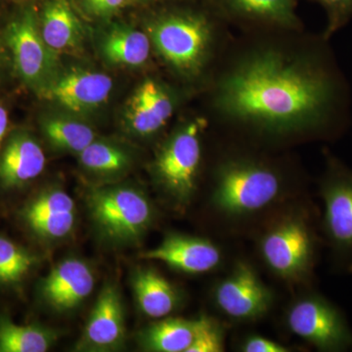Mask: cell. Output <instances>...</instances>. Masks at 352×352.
Listing matches in <instances>:
<instances>
[{
    "label": "cell",
    "mask_w": 352,
    "mask_h": 352,
    "mask_svg": "<svg viewBox=\"0 0 352 352\" xmlns=\"http://www.w3.org/2000/svg\"><path fill=\"white\" fill-rule=\"evenodd\" d=\"M342 82L324 60H298L267 51L254 55L222 80L220 111L273 132L326 131L340 116Z\"/></svg>",
    "instance_id": "6da1fadb"
},
{
    "label": "cell",
    "mask_w": 352,
    "mask_h": 352,
    "mask_svg": "<svg viewBox=\"0 0 352 352\" xmlns=\"http://www.w3.org/2000/svg\"><path fill=\"white\" fill-rule=\"evenodd\" d=\"M87 205L95 231L109 245H131L144 238L156 212L144 192L109 183L88 191Z\"/></svg>",
    "instance_id": "7a4b0ae2"
},
{
    "label": "cell",
    "mask_w": 352,
    "mask_h": 352,
    "mask_svg": "<svg viewBox=\"0 0 352 352\" xmlns=\"http://www.w3.org/2000/svg\"><path fill=\"white\" fill-rule=\"evenodd\" d=\"M147 32L157 52L176 71L185 76L200 71L207 58L212 32L203 13L166 9L150 17Z\"/></svg>",
    "instance_id": "3957f363"
},
{
    "label": "cell",
    "mask_w": 352,
    "mask_h": 352,
    "mask_svg": "<svg viewBox=\"0 0 352 352\" xmlns=\"http://www.w3.org/2000/svg\"><path fill=\"white\" fill-rule=\"evenodd\" d=\"M282 191L281 178L267 166L251 162H231L217 173L210 201L219 214L243 217L270 207Z\"/></svg>",
    "instance_id": "277c9868"
},
{
    "label": "cell",
    "mask_w": 352,
    "mask_h": 352,
    "mask_svg": "<svg viewBox=\"0 0 352 352\" xmlns=\"http://www.w3.org/2000/svg\"><path fill=\"white\" fill-rule=\"evenodd\" d=\"M259 250L264 263L276 276L293 283L305 282L314 272L318 240L305 214H289L266 230Z\"/></svg>",
    "instance_id": "5b68a950"
},
{
    "label": "cell",
    "mask_w": 352,
    "mask_h": 352,
    "mask_svg": "<svg viewBox=\"0 0 352 352\" xmlns=\"http://www.w3.org/2000/svg\"><path fill=\"white\" fill-rule=\"evenodd\" d=\"M205 120L184 124L164 142L153 163L157 186L175 206L185 208L197 190L201 164V134Z\"/></svg>",
    "instance_id": "8992f818"
},
{
    "label": "cell",
    "mask_w": 352,
    "mask_h": 352,
    "mask_svg": "<svg viewBox=\"0 0 352 352\" xmlns=\"http://www.w3.org/2000/svg\"><path fill=\"white\" fill-rule=\"evenodd\" d=\"M14 68L28 87L41 94L56 76L58 56L45 43L38 24V1L18 4L6 28Z\"/></svg>",
    "instance_id": "52a82bcc"
},
{
    "label": "cell",
    "mask_w": 352,
    "mask_h": 352,
    "mask_svg": "<svg viewBox=\"0 0 352 352\" xmlns=\"http://www.w3.org/2000/svg\"><path fill=\"white\" fill-rule=\"evenodd\" d=\"M322 230L336 265L352 273V171L329 157L320 182Z\"/></svg>",
    "instance_id": "ba28073f"
},
{
    "label": "cell",
    "mask_w": 352,
    "mask_h": 352,
    "mask_svg": "<svg viewBox=\"0 0 352 352\" xmlns=\"http://www.w3.org/2000/svg\"><path fill=\"white\" fill-rule=\"evenodd\" d=\"M286 323L292 333L319 351L352 349V329L346 315L321 294L300 296L287 310Z\"/></svg>",
    "instance_id": "9c48e42d"
},
{
    "label": "cell",
    "mask_w": 352,
    "mask_h": 352,
    "mask_svg": "<svg viewBox=\"0 0 352 352\" xmlns=\"http://www.w3.org/2000/svg\"><path fill=\"white\" fill-rule=\"evenodd\" d=\"M113 90L111 76L85 68L58 72L41 95L65 112L85 117L101 108Z\"/></svg>",
    "instance_id": "30bf717a"
},
{
    "label": "cell",
    "mask_w": 352,
    "mask_h": 352,
    "mask_svg": "<svg viewBox=\"0 0 352 352\" xmlns=\"http://www.w3.org/2000/svg\"><path fill=\"white\" fill-rule=\"evenodd\" d=\"M214 302L222 314L237 321L258 320L268 314L273 294L251 264L239 261L217 285Z\"/></svg>",
    "instance_id": "8fae6325"
},
{
    "label": "cell",
    "mask_w": 352,
    "mask_h": 352,
    "mask_svg": "<svg viewBox=\"0 0 352 352\" xmlns=\"http://www.w3.org/2000/svg\"><path fill=\"white\" fill-rule=\"evenodd\" d=\"M126 319L122 296L116 285L108 283L97 296L76 349L116 351L126 340Z\"/></svg>",
    "instance_id": "7c38bea8"
},
{
    "label": "cell",
    "mask_w": 352,
    "mask_h": 352,
    "mask_svg": "<svg viewBox=\"0 0 352 352\" xmlns=\"http://www.w3.org/2000/svg\"><path fill=\"white\" fill-rule=\"evenodd\" d=\"M173 111L175 102L168 90L157 80L147 78L127 101L122 127L133 138H151L166 126Z\"/></svg>",
    "instance_id": "4fadbf2b"
},
{
    "label": "cell",
    "mask_w": 352,
    "mask_h": 352,
    "mask_svg": "<svg viewBox=\"0 0 352 352\" xmlns=\"http://www.w3.org/2000/svg\"><path fill=\"white\" fill-rule=\"evenodd\" d=\"M141 258L161 261L187 274H204L220 265L222 252L205 238L170 233L156 248L142 252Z\"/></svg>",
    "instance_id": "5bb4252c"
},
{
    "label": "cell",
    "mask_w": 352,
    "mask_h": 352,
    "mask_svg": "<svg viewBox=\"0 0 352 352\" xmlns=\"http://www.w3.org/2000/svg\"><path fill=\"white\" fill-rule=\"evenodd\" d=\"M75 201L65 190L51 187L27 204L22 217L28 227L41 239L58 241L68 237L76 224Z\"/></svg>",
    "instance_id": "9a60e30c"
},
{
    "label": "cell",
    "mask_w": 352,
    "mask_h": 352,
    "mask_svg": "<svg viewBox=\"0 0 352 352\" xmlns=\"http://www.w3.org/2000/svg\"><path fill=\"white\" fill-rule=\"evenodd\" d=\"M95 276L85 261L69 258L60 261L41 285L44 302L59 312L71 311L91 295Z\"/></svg>",
    "instance_id": "2e32d148"
},
{
    "label": "cell",
    "mask_w": 352,
    "mask_h": 352,
    "mask_svg": "<svg viewBox=\"0 0 352 352\" xmlns=\"http://www.w3.org/2000/svg\"><path fill=\"white\" fill-rule=\"evenodd\" d=\"M38 13L41 36L53 52L82 50L87 28L72 0H38Z\"/></svg>",
    "instance_id": "e0dca14e"
},
{
    "label": "cell",
    "mask_w": 352,
    "mask_h": 352,
    "mask_svg": "<svg viewBox=\"0 0 352 352\" xmlns=\"http://www.w3.org/2000/svg\"><path fill=\"white\" fill-rule=\"evenodd\" d=\"M45 163L43 147L31 133L14 132L0 152V186L4 189L25 186L41 175Z\"/></svg>",
    "instance_id": "ac0fdd59"
},
{
    "label": "cell",
    "mask_w": 352,
    "mask_h": 352,
    "mask_svg": "<svg viewBox=\"0 0 352 352\" xmlns=\"http://www.w3.org/2000/svg\"><path fill=\"white\" fill-rule=\"evenodd\" d=\"M98 41L102 58L120 68H139L147 63L151 53V39L145 32L124 23H105Z\"/></svg>",
    "instance_id": "d6986e66"
},
{
    "label": "cell",
    "mask_w": 352,
    "mask_h": 352,
    "mask_svg": "<svg viewBox=\"0 0 352 352\" xmlns=\"http://www.w3.org/2000/svg\"><path fill=\"white\" fill-rule=\"evenodd\" d=\"M132 287L139 309L150 318H166L179 305L177 289L152 268H139L132 278Z\"/></svg>",
    "instance_id": "ffe728a7"
},
{
    "label": "cell",
    "mask_w": 352,
    "mask_h": 352,
    "mask_svg": "<svg viewBox=\"0 0 352 352\" xmlns=\"http://www.w3.org/2000/svg\"><path fill=\"white\" fill-rule=\"evenodd\" d=\"M41 126L51 147L61 153L78 155L97 138L94 126L71 113L46 115Z\"/></svg>",
    "instance_id": "44dd1931"
},
{
    "label": "cell",
    "mask_w": 352,
    "mask_h": 352,
    "mask_svg": "<svg viewBox=\"0 0 352 352\" xmlns=\"http://www.w3.org/2000/svg\"><path fill=\"white\" fill-rule=\"evenodd\" d=\"M78 156V163L85 173L109 183L126 175L133 164L131 153L126 148L97 138Z\"/></svg>",
    "instance_id": "7402d4cb"
},
{
    "label": "cell",
    "mask_w": 352,
    "mask_h": 352,
    "mask_svg": "<svg viewBox=\"0 0 352 352\" xmlns=\"http://www.w3.org/2000/svg\"><path fill=\"white\" fill-rule=\"evenodd\" d=\"M196 329L197 319L166 317L139 333V346L146 351L187 352L195 338Z\"/></svg>",
    "instance_id": "603a6c76"
},
{
    "label": "cell",
    "mask_w": 352,
    "mask_h": 352,
    "mask_svg": "<svg viewBox=\"0 0 352 352\" xmlns=\"http://www.w3.org/2000/svg\"><path fill=\"white\" fill-rule=\"evenodd\" d=\"M226 12L244 19L295 28L296 0H212Z\"/></svg>",
    "instance_id": "cb8c5ba5"
},
{
    "label": "cell",
    "mask_w": 352,
    "mask_h": 352,
    "mask_svg": "<svg viewBox=\"0 0 352 352\" xmlns=\"http://www.w3.org/2000/svg\"><path fill=\"white\" fill-rule=\"evenodd\" d=\"M56 340L51 329L18 325L8 317H0V352H45Z\"/></svg>",
    "instance_id": "d4e9b609"
},
{
    "label": "cell",
    "mask_w": 352,
    "mask_h": 352,
    "mask_svg": "<svg viewBox=\"0 0 352 352\" xmlns=\"http://www.w3.org/2000/svg\"><path fill=\"white\" fill-rule=\"evenodd\" d=\"M38 259L22 245L0 236V285L13 286L23 282Z\"/></svg>",
    "instance_id": "484cf974"
},
{
    "label": "cell",
    "mask_w": 352,
    "mask_h": 352,
    "mask_svg": "<svg viewBox=\"0 0 352 352\" xmlns=\"http://www.w3.org/2000/svg\"><path fill=\"white\" fill-rule=\"evenodd\" d=\"M224 351V331L212 317L197 318L195 338L187 352H221Z\"/></svg>",
    "instance_id": "4316f807"
},
{
    "label": "cell",
    "mask_w": 352,
    "mask_h": 352,
    "mask_svg": "<svg viewBox=\"0 0 352 352\" xmlns=\"http://www.w3.org/2000/svg\"><path fill=\"white\" fill-rule=\"evenodd\" d=\"M83 19L105 23L113 21L126 8L131 7L129 0H72Z\"/></svg>",
    "instance_id": "83f0119b"
},
{
    "label": "cell",
    "mask_w": 352,
    "mask_h": 352,
    "mask_svg": "<svg viewBox=\"0 0 352 352\" xmlns=\"http://www.w3.org/2000/svg\"><path fill=\"white\" fill-rule=\"evenodd\" d=\"M320 3L327 13L328 24L324 38L331 36L351 20L352 17V0H315Z\"/></svg>",
    "instance_id": "f1b7e54d"
},
{
    "label": "cell",
    "mask_w": 352,
    "mask_h": 352,
    "mask_svg": "<svg viewBox=\"0 0 352 352\" xmlns=\"http://www.w3.org/2000/svg\"><path fill=\"white\" fill-rule=\"evenodd\" d=\"M241 351L245 352H288L289 347L278 344L275 340L261 337L251 336L247 338L241 346Z\"/></svg>",
    "instance_id": "f546056e"
},
{
    "label": "cell",
    "mask_w": 352,
    "mask_h": 352,
    "mask_svg": "<svg viewBox=\"0 0 352 352\" xmlns=\"http://www.w3.org/2000/svg\"><path fill=\"white\" fill-rule=\"evenodd\" d=\"M8 124V112L3 106L0 105V146L3 142L4 138H6Z\"/></svg>",
    "instance_id": "4dcf8cb0"
},
{
    "label": "cell",
    "mask_w": 352,
    "mask_h": 352,
    "mask_svg": "<svg viewBox=\"0 0 352 352\" xmlns=\"http://www.w3.org/2000/svg\"><path fill=\"white\" fill-rule=\"evenodd\" d=\"M131 6H146L156 1V0H129Z\"/></svg>",
    "instance_id": "1f68e13d"
},
{
    "label": "cell",
    "mask_w": 352,
    "mask_h": 352,
    "mask_svg": "<svg viewBox=\"0 0 352 352\" xmlns=\"http://www.w3.org/2000/svg\"><path fill=\"white\" fill-rule=\"evenodd\" d=\"M10 1L15 2L17 4L28 3V2L38 1V0H10Z\"/></svg>",
    "instance_id": "d6a6232c"
},
{
    "label": "cell",
    "mask_w": 352,
    "mask_h": 352,
    "mask_svg": "<svg viewBox=\"0 0 352 352\" xmlns=\"http://www.w3.org/2000/svg\"><path fill=\"white\" fill-rule=\"evenodd\" d=\"M156 1H157V0H156Z\"/></svg>",
    "instance_id": "836d02e7"
}]
</instances>
